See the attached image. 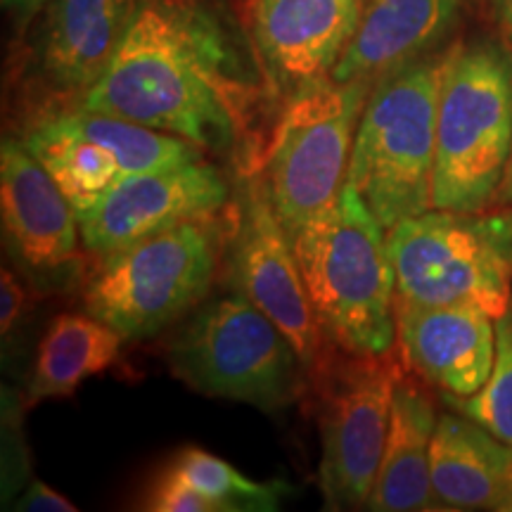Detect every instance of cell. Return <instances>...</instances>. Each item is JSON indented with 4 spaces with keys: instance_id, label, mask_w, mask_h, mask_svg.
Instances as JSON below:
<instances>
[{
    "instance_id": "1",
    "label": "cell",
    "mask_w": 512,
    "mask_h": 512,
    "mask_svg": "<svg viewBox=\"0 0 512 512\" xmlns=\"http://www.w3.org/2000/svg\"><path fill=\"white\" fill-rule=\"evenodd\" d=\"M76 105L171 133L204 155H228L247 138L256 88L209 8L140 0L110 67Z\"/></svg>"
},
{
    "instance_id": "2",
    "label": "cell",
    "mask_w": 512,
    "mask_h": 512,
    "mask_svg": "<svg viewBox=\"0 0 512 512\" xmlns=\"http://www.w3.org/2000/svg\"><path fill=\"white\" fill-rule=\"evenodd\" d=\"M316 320L332 347L382 356L396 347V275L387 228L344 181L339 197L292 238Z\"/></svg>"
},
{
    "instance_id": "3",
    "label": "cell",
    "mask_w": 512,
    "mask_h": 512,
    "mask_svg": "<svg viewBox=\"0 0 512 512\" xmlns=\"http://www.w3.org/2000/svg\"><path fill=\"white\" fill-rule=\"evenodd\" d=\"M448 53L420 57L373 83L347 181L384 228L432 209L439 95Z\"/></svg>"
},
{
    "instance_id": "4",
    "label": "cell",
    "mask_w": 512,
    "mask_h": 512,
    "mask_svg": "<svg viewBox=\"0 0 512 512\" xmlns=\"http://www.w3.org/2000/svg\"><path fill=\"white\" fill-rule=\"evenodd\" d=\"M512 155V60L494 43L448 53L439 95L432 209L484 211Z\"/></svg>"
},
{
    "instance_id": "5",
    "label": "cell",
    "mask_w": 512,
    "mask_h": 512,
    "mask_svg": "<svg viewBox=\"0 0 512 512\" xmlns=\"http://www.w3.org/2000/svg\"><path fill=\"white\" fill-rule=\"evenodd\" d=\"M396 297L503 316L512 292V211L430 209L387 230Z\"/></svg>"
},
{
    "instance_id": "6",
    "label": "cell",
    "mask_w": 512,
    "mask_h": 512,
    "mask_svg": "<svg viewBox=\"0 0 512 512\" xmlns=\"http://www.w3.org/2000/svg\"><path fill=\"white\" fill-rule=\"evenodd\" d=\"M216 266L214 223L183 221L102 256L83 304L124 342L150 339L207 297Z\"/></svg>"
},
{
    "instance_id": "7",
    "label": "cell",
    "mask_w": 512,
    "mask_h": 512,
    "mask_svg": "<svg viewBox=\"0 0 512 512\" xmlns=\"http://www.w3.org/2000/svg\"><path fill=\"white\" fill-rule=\"evenodd\" d=\"M169 361L195 392L261 411L297 401L309 375L285 332L242 292L202 306L171 339Z\"/></svg>"
},
{
    "instance_id": "8",
    "label": "cell",
    "mask_w": 512,
    "mask_h": 512,
    "mask_svg": "<svg viewBox=\"0 0 512 512\" xmlns=\"http://www.w3.org/2000/svg\"><path fill=\"white\" fill-rule=\"evenodd\" d=\"M373 81L309 83L290 93L259 159L268 197L290 235L339 197Z\"/></svg>"
},
{
    "instance_id": "9",
    "label": "cell",
    "mask_w": 512,
    "mask_h": 512,
    "mask_svg": "<svg viewBox=\"0 0 512 512\" xmlns=\"http://www.w3.org/2000/svg\"><path fill=\"white\" fill-rule=\"evenodd\" d=\"M325 363L318 377L320 456L318 482L325 508H366L380 470L394 389L403 375L394 351L382 356H349Z\"/></svg>"
},
{
    "instance_id": "10",
    "label": "cell",
    "mask_w": 512,
    "mask_h": 512,
    "mask_svg": "<svg viewBox=\"0 0 512 512\" xmlns=\"http://www.w3.org/2000/svg\"><path fill=\"white\" fill-rule=\"evenodd\" d=\"M235 219L233 268L240 292L285 332L306 373L318 380L330 361V342L313 313L292 240L275 214L259 164L242 171Z\"/></svg>"
},
{
    "instance_id": "11",
    "label": "cell",
    "mask_w": 512,
    "mask_h": 512,
    "mask_svg": "<svg viewBox=\"0 0 512 512\" xmlns=\"http://www.w3.org/2000/svg\"><path fill=\"white\" fill-rule=\"evenodd\" d=\"M228 197V181L207 159L131 174L86 209L76 211L81 245L105 256L176 223L214 219Z\"/></svg>"
},
{
    "instance_id": "12",
    "label": "cell",
    "mask_w": 512,
    "mask_h": 512,
    "mask_svg": "<svg viewBox=\"0 0 512 512\" xmlns=\"http://www.w3.org/2000/svg\"><path fill=\"white\" fill-rule=\"evenodd\" d=\"M370 0H247L256 53L287 93L330 79L354 41Z\"/></svg>"
},
{
    "instance_id": "13",
    "label": "cell",
    "mask_w": 512,
    "mask_h": 512,
    "mask_svg": "<svg viewBox=\"0 0 512 512\" xmlns=\"http://www.w3.org/2000/svg\"><path fill=\"white\" fill-rule=\"evenodd\" d=\"M396 344L413 375L453 399L477 394L496 358V318L470 304H418L396 297Z\"/></svg>"
},
{
    "instance_id": "14",
    "label": "cell",
    "mask_w": 512,
    "mask_h": 512,
    "mask_svg": "<svg viewBox=\"0 0 512 512\" xmlns=\"http://www.w3.org/2000/svg\"><path fill=\"white\" fill-rule=\"evenodd\" d=\"M0 209L5 238L27 266L60 268L76 259L81 233L72 202L15 138L0 150Z\"/></svg>"
},
{
    "instance_id": "15",
    "label": "cell",
    "mask_w": 512,
    "mask_h": 512,
    "mask_svg": "<svg viewBox=\"0 0 512 512\" xmlns=\"http://www.w3.org/2000/svg\"><path fill=\"white\" fill-rule=\"evenodd\" d=\"M140 0H48L41 67L64 93L83 95L110 67Z\"/></svg>"
},
{
    "instance_id": "16",
    "label": "cell",
    "mask_w": 512,
    "mask_h": 512,
    "mask_svg": "<svg viewBox=\"0 0 512 512\" xmlns=\"http://www.w3.org/2000/svg\"><path fill=\"white\" fill-rule=\"evenodd\" d=\"M465 0H370L354 41L332 72L335 81H377L432 55L456 27Z\"/></svg>"
},
{
    "instance_id": "17",
    "label": "cell",
    "mask_w": 512,
    "mask_h": 512,
    "mask_svg": "<svg viewBox=\"0 0 512 512\" xmlns=\"http://www.w3.org/2000/svg\"><path fill=\"white\" fill-rule=\"evenodd\" d=\"M439 508L512 510V446L463 413H444L432 441Z\"/></svg>"
},
{
    "instance_id": "18",
    "label": "cell",
    "mask_w": 512,
    "mask_h": 512,
    "mask_svg": "<svg viewBox=\"0 0 512 512\" xmlns=\"http://www.w3.org/2000/svg\"><path fill=\"white\" fill-rule=\"evenodd\" d=\"M434 403L418 380L401 375L394 389L387 444L368 510L408 512L439 508L432 489V441L437 432Z\"/></svg>"
},
{
    "instance_id": "19",
    "label": "cell",
    "mask_w": 512,
    "mask_h": 512,
    "mask_svg": "<svg viewBox=\"0 0 512 512\" xmlns=\"http://www.w3.org/2000/svg\"><path fill=\"white\" fill-rule=\"evenodd\" d=\"M121 342L119 332L91 313L57 316L36 349L29 380L31 401L74 394L83 380L105 373L117 361Z\"/></svg>"
},
{
    "instance_id": "20",
    "label": "cell",
    "mask_w": 512,
    "mask_h": 512,
    "mask_svg": "<svg viewBox=\"0 0 512 512\" xmlns=\"http://www.w3.org/2000/svg\"><path fill=\"white\" fill-rule=\"evenodd\" d=\"M169 467L192 489L214 501L219 512H271L278 510L287 494L283 482H254L223 458L211 456L202 448H183Z\"/></svg>"
},
{
    "instance_id": "21",
    "label": "cell",
    "mask_w": 512,
    "mask_h": 512,
    "mask_svg": "<svg viewBox=\"0 0 512 512\" xmlns=\"http://www.w3.org/2000/svg\"><path fill=\"white\" fill-rule=\"evenodd\" d=\"M448 403L512 446V304L496 318V358L489 380L477 394L451 396Z\"/></svg>"
},
{
    "instance_id": "22",
    "label": "cell",
    "mask_w": 512,
    "mask_h": 512,
    "mask_svg": "<svg viewBox=\"0 0 512 512\" xmlns=\"http://www.w3.org/2000/svg\"><path fill=\"white\" fill-rule=\"evenodd\" d=\"M145 510L155 512H219L214 501L192 489L178 472L166 467L145 498Z\"/></svg>"
},
{
    "instance_id": "23",
    "label": "cell",
    "mask_w": 512,
    "mask_h": 512,
    "mask_svg": "<svg viewBox=\"0 0 512 512\" xmlns=\"http://www.w3.org/2000/svg\"><path fill=\"white\" fill-rule=\"evenodd\" d=\"M24 306H27V290L15 273L3 268V273H0V332H3V337H8L17 320L22 318Z\"/></svg>"
},
{
    "instance_id": "24",
    "label": "cell",
    "mask_w": 512,
    "mask_h": 512,
    "mask_svg": "<svg viewBox=\"0 0 512 512\" xmlns=\"http://www.w3.org/2000/svg\"><path fill=\"white\" fill-rule=\"evenodd\" d=\"M15 510L24 512H74L76 505H72L69 498L57 494L55 489H50L48 484H43L41 479H34L24 491V496L15 503Z\"/></svg>"
},
{
    "instance_id": "25",
    "label": "cell",
    "mask_w": 512,
    "mask_h": 512,
    "mask_svg": "<svg viewBox=\"0 0 512 512\" xmlns=\"http://www.w3.org/2000/svg\"><path fill=\"white\" fill-rule=\"evenodd\" d=\"M5 10H10L19 22H29L48 5V0H3Z\"/></svg>"
},
{
    "instance_id": "26",
    "label": "cell",
    "mask_w": 512,
    "mask_h": 512,
    "mask_svg": "<svg viewBox=\"0 0 512 512\" xmlns=\"http://www.w3.org/2000/svg\"><path fill=\"white\" fill-rule=\"evenodd\" d=\"M505 190H508V197L512 202V155H510V166H508V176H505Z\"/></svg>"
},
{
    "instance_id": "27",
    "label": "cell",
    "mask_w": 512,
    "mask_h": 512,
    "mask_svg": "<svg viewBox=\"0 0 512 512\" xmlns=\"http://www.w3.org/2000/svg\"><path fill=\"white\" fill-rule=\"evenodd\" d=\"M505 19H508L510 36H512V0H505Z\"/></svg>"
}]
</instances>
